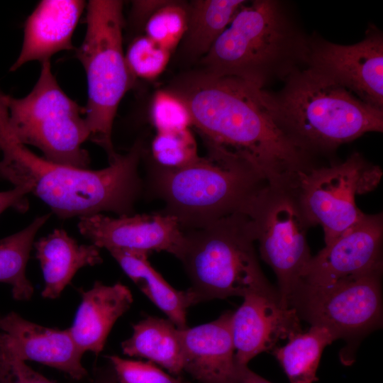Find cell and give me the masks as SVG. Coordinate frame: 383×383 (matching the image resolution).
I'll return each instance as SVG.
<instances>
[{"instance_id": "obj_25", "label": "cell", "mask_w": 383, "mask_h": 383, "mask_svg": "<svg viewBox=\"0 0 383 383\" xmlns=\"http://www.w3.org/2000/svg\"><path fill=\"white\" fill-rule=\"evenodd\" d=\"M50 216V213L38 216L23 230L0 240V282L11 286L16 300H29L33 295L26 265L35 235Z\"/></svg>"}, {"instance_id": "obj_3", "label": "cell", "mask_w": 383, "mask_h": 383, "mask_svg": "<svg viewBox=\"0 0 383 383\" xmlns=\"http://www.w3.org/2000/svg\"><path fill=\"white\" fill-rule=\"evenodd\" d=\"M277 92L266 91L271 113L294 142L318 157L370 132L383 131V109L308 67L284 79Z\"/></svg>"}, {"instance_id": "obj_28", "label": "cell", "mask_w": 383, "mask_h": 383, "mask_svg": "<svg viewBox=\"0 0 383 383\" xmlns=\"http://www.w3.org/2000/svg\"><path fill=\"white\" fill-rule=\"evenodd\" d=\"M170 55V51L145 35L138 37L131 42L125 58L135 78L153 79L164 71Z\"/></svg>"}, {"instance_id": "obj_5", "label": "cell", "mask_w": 383, "mask_h": 383, "mask_svg": "<svg viewBox=\"0 0 383 383\" xmlns=\"http://www.w3.org/2000/svg\"><path fill=\"white\" fill-rule=\"evenodd\" d=\"M208 155L179 168L152 163L148 173L150 193L162 199L160 213L175 217L183 231L202 228L243 213L268 184L250 162L206 145Z\"/></svg>"}, {"instance_id": "obj_19", "label": "cell", "mask_w": 383, "mask_h": 383, "mask_svg": "<svg viewBox=\"0 0 383 383\" xmlns=\"http://www.w3.org/2000/svg\"><path fill=\"white\" fill-rule=\"evenodd\" d=\"M81 294L82 302L68 330L82 353L91 351L98 355L115 322L130 308L132 294L121 283L109 286L100 282Z\"/></svg>"}, {"instance_id": "obj_20", "label": "cell", "mask_w": 383, "mask_h": 383, "mask_svg": "<svg viewBox=\"0 0 383 383\" xmlns=\"http://www.w3.org/2000/svg\"><path fill=\"white\" fill-rule=\"evenodd\" d=\"M33 245L45 280L44 298H57L80 268L102 262L99 248L80 245L60 228L40 238Z\"/></svg>"}, {"instance_id": "obj_4", "label": "cell", "mask_w": 383, "mask_h": 383, "mask_svg": "<svg viewBox=\"0 0 383 383\" xmlns=\"http://www.w3.org/2000/svg\"><path fill=\"white\" fill-rule=\"evenodd\" d=\"M309 38L283 2H245L203 57L204 72L264 88L306 66Z\"/></svg>"}, {"instance_id": "obj_29", "label": "cell", "mask_w": 383, "mask_h": 383, "mask_svg": "<svg viewBox=\"0 0 383 383\" xmlns=\"http://www.w3.org/2000/svg\"><path fill=\"white\" fill-rule=\"evenodd\" d=\"M151 119L157 132L188 129L192 115L186 101L175 92L157 91L151 106Z\"/></svg>"}, {"instance_id": "obj_36", "label": "cell", "mask_w": 383, "mask_h": 383, "mask_svg": "<svg viewBox=\"0 0 383 383\" xmlns=\"http://www.w3.org/2000/svg\"><path fill=\"white\" fill-rule=\"evenodd\" d=\"M0 179H1V174H0Z\"/></svg>"}, {"instance_id": "obj_33", "label": "cell", "mask_w": 383, "mask_h": 383, "mask_svg": "<svg viewBox=\"0 0 383 383\" xmlns=\"http://www.w3.org/2000/svg\"><path fill=\"white\" fill-rule=\"evenodd\" d=\"M169 1H135L133 3V14L136 19L148 18Z\"/></svg>"}, {"instance_id": "obj_8", "label": "cell", "mask_w": 383, "mask_h": 383, "mask_svg": "<svg viewBox=\"0 0 383 383\" xmlns=\"http://www.w3.org/2000/svg\"><path fill=\"white\" fill-rule=\"evenodd\" d=\"M0 96L10 129L20 143L37 148L50 162L88 169L89 155L82 148L90 137L84 107L64 92L50 61L41 63L38 79L28 95L17 99L1 91Z\"/></svg>"}, {"instance_id": "obj_13", "label": "cell", "mask_w": 383, "mask_h": 383, "mask_svg": "<svg viewBox=\"0 0 383 383\" xmlns=\"http://www.w3.org/2000/svg\"><path fill=\"white\" fill-rule=\"evenodd\" d=\"M383 215L365 214L312 256L300 286L321 287L382 270Z\"/></svg>"}, {"instance_id": "obj_34", "label": "cell", "mask_w": 383, "mask_h": 383, "mask_svg": "<svg viewBox=\"0 0 383 383\" xmlns=\"http://www.w3.org/2000/svg\"><path fill=\"white\" fill-rule=\"evenodd\" d=\"M235 383H271L266 379L252 371L248 365H238Z\"/></svg>"}, {"instance_id": "obj_35", "label": "cell", "mask_w": 383, "mask_h": 383, "mask_svg": "<svg viewBox=\"0 0 383 383\" xmlns=\"http://www.w3.org/2000/svg\"><path fill=\"white\" fill-rule=\"evenodd\" d=\"M101 383H116V382L115 381H113V380H106V381L102 382Z\"/></svg>"}, {"instance_id": "obj_32", "label": "cell", "mask_w": 383, "mask_h": 383, "mask_svg": "<svg viewBox=\"0 0 383 383\" xmlns=\"http://www.w3.org/2000/svg\"><path fill=\"white\" fill-rule=\"evenodd\" d=\"M28 194L29 189L25 187H14L12 189L0 192V214L9 208L20 212L26 211L28 209Z\"/></svg>"}, {"instance_id": "obj_21", "label": "cell", "mask_w": 383, "mask_h": 383, "mask_svg": "<svg viewBox=\"0 0 383 383\" xmlns=\"http://www.w3.org/2000/svg\"><path fill=\"white\" fill-rule=\"evenodd\" d=\"M109 252L141 292L178 329L187 328V311L194 305L192 296L187 289L179 291L173 288L151 266L146 253L128 250H111Z\"/></svg>"}, {"instance_id": "obj_7", "label": "cell", "mask_w": 383, "mask_h": 383, "mask_svg": "<svg viewBox=\"0 0 383 383\" xmlns=\"http://www.w3.org/2000/svg\"><path fill=\"white\" fill-rule=\"evenodd\" d=\"M85 20V36L76 50L87 77L84 118L89 139L106 151L111 163L118 155L112 143L113 120L120 101L135 79L123 50V1L91 0Z\"/></svg>"}, {"instance_id": "obj_16", "label": "cell", "mask_w": 383, "mask_h": 383, "mask_svg": "<svg viewBox=\"0 0 383 383\" xmlns=\"http://www.w3.org/2000/svg\"><path fill=\"white\" fill-rule=\"evenodd\" d=\"M0 352L21 361L33 360L59 370L74 379L87 375L83 353L68 329L44 327L11 312L0 318Z\"/></svg>"}, {"instance_id": "obj_18", "label": "cell", "mask_w": 383, "mask_h": 383, "mask_svg": "<svg viewBox=\"0 0 383 383\" xmlns=\"http://www.w3.org/2000/svg\"><path fill=\"white\" fill-rule=\"evenodd\" d=\"M81 0H42L27 18L14 72L31 61L40 63L63 50H73L72 35L85 7Z\"/></svg>"}, {"instance_id": "obj_31", "label": "cell", "mask_w": 383, "mask_h": 383, "mask_svg": "<svg viewBox=\"0 0 383 383\" xmlns=\"http://www.w3.org/2000/svg\"><path fill=\"white\" fill-rule=\"evenodd\" d=\"M0 383H55L33 370L26 362L0 352Z\"/></svg>"}, {"instance_id": "obj_11", "label": "cell", "mask_w": 383, "mask_h": 383, "mask_svg": "<svg viewBox=\"0 0 383 383\" xmlns=\"http://www.w3.org/2000/svg\"><path fill=\"white\" fill-rule=\"evenodd\" d=\"M382 272L375 270L326 287L300 286L289 306L300 319L328 328L337 340L367 333L382 322Z\"/></svg>"}, {"instance_id": "obj_9", "label": "cell", "mask_w": 383, "mask_h": 383, "mask_svg": "<svg viewBox=\"0 0 383 383\" xmlns=\"http://www.w3.org/2000/svg\"><path fill=\"white\" fill-rule=\"evenodd\" d=\"M262 259L274 271L282 304L290 299L301 284L311 258L307 231L311 227L294 189L267 185L245 210Z\"/></svg>"}, {"instance_id": "obj_30", "label": "cell", "mask_w": 383, "mask_h": 383, "mask_svg": "<svg viewBox=\"0 0 383 383\" xmlns=\"http://www.w3.org/2000/svg\"><path fill=\"white\" fill-rule=\"evenodd\" d=\"M119 383H190L160 369L150 361L142 362L108 356Z\"/></svg>"}, {"instance_id": "obj_27", "label": "cell", "mask_w": 383, "mask_h": 383, "mask_svg": "<svg viewBox=\"0 0 383 383\" xmlns=\"http://www.w3.org/2000/svg\"><path fill=\"white\" fill-rule=\"evenodd\" d=\"M187 23V8L169 1L147 19L145 35L172 52L184 38Z\"/></svg>"}, {"instance_id": "obj_10", "label": "cell", "mask_w": 383, "mask_h": 383, "mask_svg": "<svg viewBox=\"0 0 383 383\" xmlns=\"http://www.w3.org/2000/svg\"><path fill=\"white\" fill-rule=\"evenodd\" d=\"M382 177L380 167L354 152L344 162L313 167L294 191L310 226L322 228L326 245L364 216L355 197L373 191Z\"/></svg>"}, {"instance_id": "obj_12", "label": "cell", "mask_w": 383, "mask_h": 383, "mask_svg": "<svg viewBox=\"0 0 383 383\" xmlns=\"http://www.w3.org/2000/svg\"><path fill=\"white\" fill-rule=\"evenodd\" d=\"M349 90L364 102L383 109V34L374 25L365 38L340 45L309 38L306 66Z\"/></svg>"}, {"instance_id": "obj_17", "label": "cell", "mask_w": 383, "mask_h": 383, "mask_svg": "<svg viewBox=\"0 0 383 383\" xmlns=\"http://www.w3.org/2000/svg\"><path fill=\"white\" fill-rule=\"evenodd\" d=\"M232 316L228 311L211 322L179 329L183 371L199 383L235 382Z\"/></svg>"}, {"instance_id": "obj_2", "label": "cell", "mask_w": 383, "mask_h": 383, "mask_svg": "<svg viewBox=\"0 0 383 383\" xmlns=\"http://www.w3.org/2000/svg\"><path fill=\"white\" fill-rule=\"evenodd\" d=\"M0 174L14 187H25L59 218L103 212L133 215L143 182L138 165L143 144L137 141L104 169L92 170L54 163L20 143L10 128L0 133Z\"/></svg>"}, {"instance_id": "obj_6", "label": "cell", "mask_w": 383, "mask_h": 383, "mask_svg": "<svg viewBox=\"0 0 383 383\" xmlns=\"http://www.w3.org/2000/svg\"><path fill=\"white\" fill-rule=\"evenodd\" d=\"M184 232L179 256L194 305L273 288L262 273L248 216L235 213Z\"/></svg>"}, {"instance_id": "obj_26", "label": "cell", "mask_w": 383, "mask_h": 383, "mask_svg": "<svg viewBox=\"0 0 383 383\" xmlns=\"http://www.w3.org/2000/svg\"><path fill=\"white\" fill-rule=\"evenodd\" d=\"M151 154L153 162L165 168L182 167L199 157L195 138L189 128L157 132L151 143Z\"/></svg>"}, {"instance_id": "obj_15", "label": "cell", "mask_w": 383, "mask_h": 383, "mask_svg": "<svg viewBox=\"0 0 383 383\" xmlns=\"http://www.w3.org/2000/svg\"><path fill=\"white\" fill-rule=\"evenodd\" d=\"M243 297L231 321L238 365H248L258 354L274 350L280 340L302 331L296 310L282 304L277 289L255 290Z\"/></svg>"}, {"instance_id": "obj_24", "label": "cell", "mask_w": 383, "mask_h": 383, "mask_svg": "<svg viewBox=\"0 0 383 383\" xmlns=\"http://www.w3.org/2000/svg\"><path fill=\"white\" fill-rule=\"evenodd\" d=\"M246 2L243 0H196L187 8L184 38L193 55H205Z\"/></svg>"}, {"instance_id": "obj_14", "label": "cell", "mask_w": 383, "mask_h": 383, "mask_svg": "<svg viewBox=\"0 0 383 383\" xmlns=\"http://www.w3.org/2000/svg\"><path fill=\"white\" fill-rule=\"evenodd\" d=\"M80 233L99 248L144 252L165 251L178 257L184 243V232L177 219L160 212L121 216L103 213L79 218Z\"/></svg>"}, {"instance_id": "obj_1", "label": "cell", "mask_w": 383, "mask_h": 383, "mask_svg": "<svg viewBox=\"0 0 383 383\" xmlns=\"http://www.w3.org/2000/svg\"><path fill=\"white\" fill-rule=\"evenodd\" d=\"M187 104L206 145L248 161L268 185L294 189L301 177L320 165L274 120L266 90L242 79L203 72L175 92Z\"/></svg>"}, {"instance_id": "obj_22", "label": "cell", "mask_w": 383, "mask_h": 383, "mask_svg": "<svg viewBox=\"0 0 383 383\" xmlns=\"http://www.w3.org/2000/svg\"><path fill=\"white\" fill-rule=\"evenodd\" d=\"M131 338L121 343L123 354L148 361L181 377L183 360L179 329L169 319L149 316L133 326Z\"/></svg>"}, {"instance_id": "obj_23", "label": "cell", "mask_w": 383, "mask_h": 383, "mask_svg": "<svg viewBox=\"0 0 383 383\" xmlns=\"http://www.w3.org/2000/svg\"><path fill=\"white\" fill-rule=\"evenodd\" d=\"M337 340L328 328L311 326L288 339L282 347H276L273 354L281 365L290 383H314L324 348Z\"/></svg>"}]
</instances>
